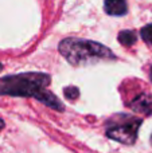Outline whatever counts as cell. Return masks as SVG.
Listing matches in <instances>:
<instances>
[{
  "label": "cell",
  "instance_id": "6",
  "mask_svg": "<svg viewBox=\"0 0 152 153\" xmlns=\"http://www.w3.org/2000/svg\"><path fill=\"white\" fill-rule=\"evenodd\" d=\"M117 39L123 46H132L137 42V34L132 30H123L118 32Z\"/></svg>",
  "mask_w": 152,
  "mask_h": 153
},
{
  "label": "cell",
  "instance_id": "3",
  "mask_svg": "<svg viewBox=\"0 0 152 153\" xmlns=\"http://www.w3.org/2000/svg\"><path fill=\"white\" fill-rule=\"evenodd\" d=\"M142 125L140 118H127L124 122L115 124L107 129V136L125 145H132L137 140V132Z\"/></svg>",
  "mask_w": 152,
  "mask_h": 153
},
{
  "label": "cell",
  "instance_id": "8",
  "mask_svg": "<svg viewBox=\"0 0 152 153\" xmlns=\"http://www.w3.org/2000/svg\"><path fill=\"white\" fill-rule=\"evenodd\" d=\"M63 93H65V97H66L67 100H75V98H78L80 90H78V87H75V86H67L63 89Z\"/></svg>",
  "mask_w": 152,
  "mask_h": 153
},
{
  "label": "cell",
  "instance_id": "7",
  "mask_svg": "<svg viewBox=\"0 0 152 153\" xmlns=\"http://www.w3.org/2000/svg\"><path fill=\"white\" fill-rule=\"evenodd\" d=\"M140 35H142L143 40H145L147 43L152 45V23L143 27L142 31H140Z\"/></svg>",
  "mask_w": 152,
  "mask_h": 153
},
{
  "label": "cell",
  "instance_id": "2",
  "mask_svg": "<svg viewBox=\"0 0 152 153\" xmlns=\"http://www.w3.org/2000/svg\"><path fill=\"white\" fill-rule=\"evenodd\" d=\"M61 55L73 66H86L104 59H116L112 50L101 43L77 38H66L58 46Z\"/></svg>",
  "mask_w": 152,
  "mask_h": 153
},
{
  "label": "cell",
  "instance_id": "10",
  "mask_svg": "<svg viewBox=\"0 0 152 153\" xmlns=\"http://www.w3.org/2000/svg\"><path fill=\"white\" fill-rule=\"evenodd\" d=\"M150 79L152 81V66H151V70H150Z\"/></svg>",
  "mask_w": 152,
  "mask_h": 153
},
{
  "label": "cell",
  "instance_id": "11",
  "mask_svg": "<svg viewBox=\"0 0 152 153\" xmlns=\"http://www.w3.org/2000/svg\"><path fill=\"white\" fill-rule=\"evenodd\" d=\"M1 70H3V65L0 63V71H1Z\"/></svg>",
  "mask_w": 152,
  "mask_h": 153
},
{
  "label": "cell",
  "instance_id": "12",
  "mask_svg": "<svg viewBox=\"0 0 152 153\" xmlns=\"http://www.w3.org/2000/svg\"><path fill=\"white\" fill-rule=\"evenodd\" d=\"M150 141H151V145H152V134H151V138H150Z\"/></svg>",
  "mask_w": 152,
  "mask_h": 153
},
{
  "label": "cell",
  "instance_id": "4",
  "mask_svg": "<svg viewBox=\"0 0 152 153\" xmlns=\"http://www.w3.org/2000/svg\"><path fill=\"white\" fill-rule=\"evenodd\" d=\"M129 108L135 111V113H140L144 116H150L152 113V97L148 93H142L136 98L132 100L129 103Z\"/></svg>",
  "mask_w": 152,
  "mask_h": 153
},
{
  "label": "cell",
  "instance_id": "1",
  "mask_svg": "<svg viewBox=\"0 0 152 153\" xmlns=\"http://www.w3.org/2000/svg\"><path fill=\"white\" fill-rule=\"evenodd\" d=\"M51 76L45 73H22L7 75L0 79V95L11 97H34L43 105L58 111H63L62 102L46 90L50 85Z\"/></svg>",
  "mask_w": 152,
  "mask_h": 153
},
{
  "label": "cell",
  "instance_id": "9",
  "mask_svg": "<svg viewBox=\"0 0 152 153\" xmlns=\"http://www.w3.org/2000/svg\"><path fill=\"white\" fill-rule=\"evenodd\" d=\"M3 128H4V121H3V120L0 118V130H1Z\"/></svg>",
  "mask_w": 152,
  "mask_h": 153
},
{
  "label": "cell",
  "instance_id": "5",
  "mask_svg": "<svg viewBox=\"0 0 152 153\" xmlns=\"http://www.w3.org/2000/svg\"><path fill=\"white\" fill-rule=\"evenodd\" d=\"M104 10L110 16H124L128 12L127 0H105Z\"/></svg>",
  "mask_w": 152,
  "mask_h": 153
}]
</instances>
